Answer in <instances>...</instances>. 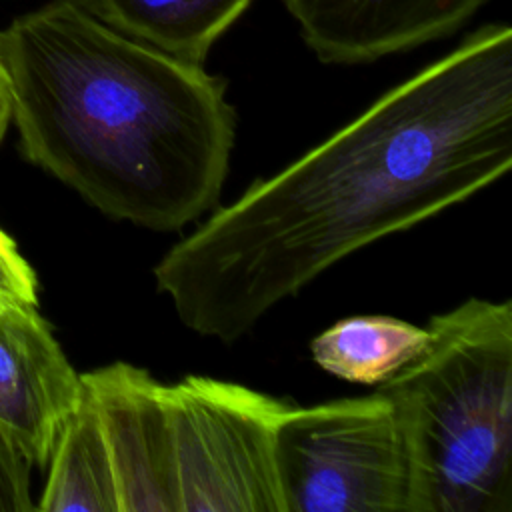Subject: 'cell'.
Listing matches in <instances>:
<instances>
[{
    "label": "cell",
    "mask_w": 512,
    "mask_h": 512,
    "mask_svg": "<svg viewBox=\"0 0 512 512\" xmlns=\"http://www.w3.org/2000/svg\"><path fill=\"white\" fill-rule=\"evenodd\" d=\"M32 464L0 428V512H30L36 504L30 496Z\"/></svg>",
    "instance_id": "cell-12"
},
{
    "label": "cell",
    "mask_w": 512,
    "mask_h": 512,
    "mask_svg": "<svg viewBox=\"0 0 512 512\" xmlns=\"http://www.w3.org/2000/svg\"><path fill=\"white\" fill-rule=\"evenodd\" d=\"M430 342L428 328L392 316L338 320L312 340L314 362L348 382L378 386L418 358Z\"/></svg>",
    "instance_id": "cell-11"
},
{
    "label": "cell",
    "mask_w": 512,
    "mask_h": 512,
    "mask_svg": "<svg viewBox=\"0 0 512 512\" xmlns=\"http://www.w3.org/2000/svg\"><path fill=\"white\" fill-rule=\"evenodd\" d=\"M8 302L38 304V282L14 240L0 230V304Z\"/></svg>",
    "instance_id": "cell-13"
},
{
    "label": "cell",
    "mask_w": 512,
    "mask_h": 512,
    "mask_svg": "<svg viewBox=\"0 0 512 512\" xmlns=\"http://www.w3.org/2000/svg\"><path fill=\"white\" fill-rule=\"evenodd\" d=\"M22 154L98 208L178 230L220 196L236 112L226 80L142 44L82 0H52L0 30Z\"/></svg>",
    "instance_id": "cell-2"
},
{
    "label": "cell",
    "mask_w": 512,
    "mask_h": 512,
    "mask_svg": "<svg viewBox=\"0 0 512 512\" xmlns=\"http://www.w3.org/2000/svg\"><path fill=\"white\" fill-rule=\"evenodd\" d=\"M424 352L378 384L396 412L408 512H512V304L428 320Z\"/></svg>",
    "instance_id": "cell-3"
},
{
    "label": "cell",
    "mask_w": 512,
    "mask_h": 512,
    "mask_svg": "<svg viewBox=\"0 0 512 512\" xmlns=\"http://www.w3.org/2000/svg\"><path fill=\"white\" fill-rule=\"evenodd\" d=\"M164 392L180 512H286L276 428L290 402L210 376H186Z\"/></svg>",
    "instance_id": "cell-5"
},
{
    "label": "cell",
    "mask_w": 512,
    "mask_h": 512,
    "mask_svg": "<svg viewBox=\"0 0 512 512\" xmlns=\"http://www.w3.org/2000/svg\"><path fill=\"white\" fill-rule=\"evenodd\" d=\"M286 512H408V456L392 402L378 390L310 408L276 428Z\"/></svg>",
    "instance_id": "cell-4"
},
{
    "label": "cell",
    "mask_w": 512,
    "mask_h": 512,
    "mask_svg": "<svg viewBox=\"0 0 512 512\" xmlns=\"http://www.w3.org/2000/svg\"><path fill=\"white\" fill-rule=\"evenodd\" d=\"M512 166V30L486 24L214 212L154 268L184 326L234 342L352 252Z\"/></svg>",
    "instance_id": "cell-1"
},
{
    "label": "cell",
    "mask_w": 512,
    "mask_h": 512,
    "mask_svg": "<svg viewBox=\"0 0 512 512\" xmlns=\"http://www.w3.org/2000/svg\"><path fill=\"white\" fill-rule=\"evenodd\" d=\"M82 394V376L36 304H0V428L32 466L46 468Z\"/></svg>",
    "instance_id": "cell-7"
},
{
    "label": "cell",
    "mask_w": 512,
    "mask_h": 512,
    "mask_svg": "<svg viewBox=\"0 0 512 512\" xmlns=\"http://www.w3.org/2000/svg\"><path fill=\"white\" fill-rule=\"evenodd\" d=\"M80 376L100 416L120 512H180L176 446L164 384L128 362H112Z\"/></svg>",
    "instance_id": "cell-6"
},
{
    "label": "cell",
    "mask_w": 512,
    "mask_h": 512,
    "mask_svg": "<svg viewBox=\"0 0 512 512\" xmlns=\"http://www.w3.org/2000/svg\"><path fill=\"white\" fill-rule=\"evenodd\" d=\"M114 30L200 64L214 42L244 14L252 0H82Z\"/></svg>",
    "instance_id": "cell-9"
},
{
    "label": "cell",
    "mask_w": 512,
    "mask_h": 512,
    "mask_svg": "<svg viewBox=\"0 0 512 512\" xmlns=\"http://www.w3.org/2000/svg\"><path fill=\"white\" fill-rule=\"evenodd\" d=\"M10 124V100H8V88H6V80L0 68V142L6 134V128Z\"/></svg>",
    "instance_id": "cell-14"
},
{
    "label": "cell",
    "mask_w": 512,
    "mask_h": 512,
    "mask_svg": "<svg viewBox=\"0 0 512 512\" xmlns=\"http://www.w3.org/2000/svg\"><path fill=\"white\" fill-rule=\"evenodd\" d=\"M36 510L120 512L118 486L100 416L86 388L76 412L64 424Z\"/></svg>",
    "instance_id": "cell-10"
},
{
    "label": "cell",
    "mask_w": 512,
    "mask_h": 512,
    "mask_svg": "<svg viewBox=\"0 0 512 512\" xmlns=\"http://www.w3.org/2000/svg\"><path fill=\"white\" fill-rule=\"evenodd\" d=\"M488 0H284L326 64H360L456 32Z\"/></svg>",
    "instance_id": "cell-8"
}]
</instances>
